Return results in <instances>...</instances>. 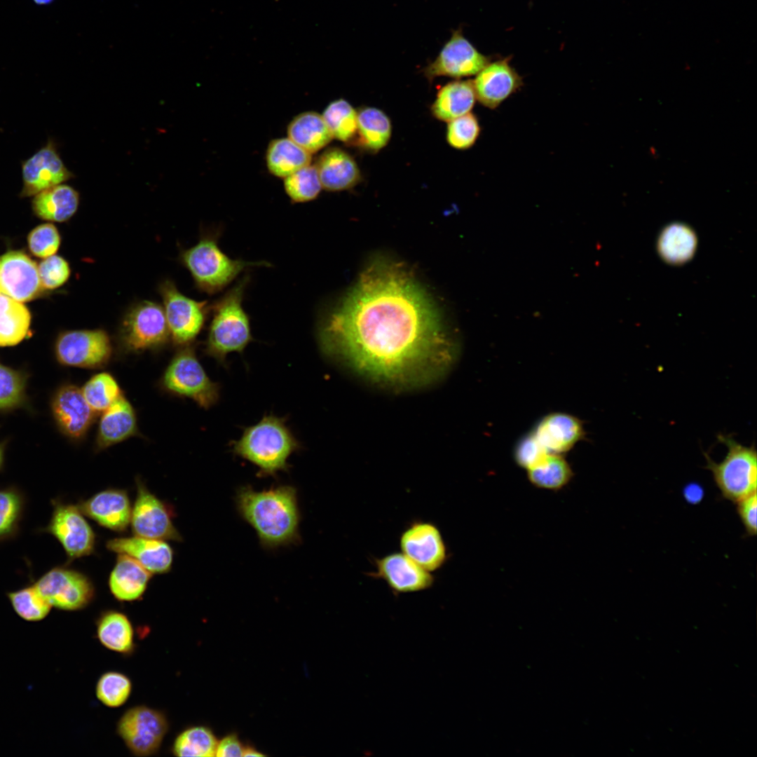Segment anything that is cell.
Masks as SVG:
<instances>
[{
    "instance_id": "cell-1",
    "label": "cell",
    "mask_w": 757,
    "mask_h": 757,
    "mask_svg": "<svg viewBox=\"0 0 757 757\" xmlns=\"http://www.w3.org/2000/svg\"><path fill=\"white\" fill-rule=\"evenodd\" d=\"M320 346L370 381L428 385L453 364L456 348L431 299L402 264L376 260L321 320Z\"/></svg>"
},
{
    "instance_id": "cell-2",
    "label": "cell",
    "mask_w": 757,
    "mask_h": 757,
    "mask_svg": "<svg viewBox=\"0 0 757 757\" xmlns=\"http://www.w3.org/2000/svg\"><path fill=\"white\" fill-rule=\"evenodd\" d=\"M236 504L264 548L273 550L300 542L301 514L293 486L280 485L262 491L242 486L237 491Z\"/></svg>"
},
{
    "instance_id": "cell-3",
    "label": "cell",
    "mask_w": 757,
    "mask_h": 757,
    "mask_svg": "<svg viewBox=\"0 0 757 757\" xmlns=\"http://www.w3.org/2000/svg\"><path fill=\"white\" fill-rule=\"evenodd\" d=\"M231 445L235 455L259 468V477H275L280 471H287L289 457L300 448L285 419L273 415L264 416L257 424L246 428Z\"/></svg>"
},
{
    "instance_id": "cell-4",
    "label": "cell",
    "mask_w": 757,
    "mask_h": 757,
    "mask_svg": "<svg viewBox=\"0 0 757 757\" xmlns=\"http://www.w3.org/2000/svg\"><path fill=\"white\" fill-rule=\"evenodd\" d=\"M250 282V275L245 274L212 307L205 350L209 355L224 365L229 353H243L253 340L250 318L243 307Z\"/></svg>"
},
{
    "instance_id": "cell-5",
    "label": "cell",
    "mask_w": 757,
    "mask_h": 757,
    "mask_svg": "<svg viewBox=\"0 0 757 757\" xmlns=\"http://www.w3.org/2000/svg\"><path fill=\"white\" fill-rule=\"evenodd\" d=\"M220 230L203 236L198 243L186 250L183 261L191 272L197 287L209 294L224 289L243 271L253 266L269 267L265 261H247L227 256L218 245Z\"/></svg>"
},
{
    "instance_id": "cell-6",
    "label": "cell",
    "mask_w": 757,
    "mask_h": 757,
    "mask_svg": "<svg viewBox=\"0 0 757 757\" xmlns=\"http://www.w3.org/2000/svg\"><path fill=\"white\" fill-rule=\"evenodd\" d=\"M718 439L726 446V455L716 463L704 453L707 468L723 497L736 503L756 493V450L754 446H744L730 435H719Z\"/></svg>"
},
{
    "instance_id": "cell-7",
    "label": "cell",
    "mask_w": 757,
    "mask_h": 757,
    "mask_svg": "<svg viewBox=\"0 0 757 757\" xmlns=\"http://www.w3.org/2000/svg\"><path fill=\"white\" fill-rule=\"evenodd\" d=\"M164 387L174 393L193 400L209 409L219 400V386L207 375L191 348L178 353L165 371Z\"/></svg>"
},
{
    "instance_id": "cell-8",
    "label": "cell",
    "mask_w": 757,
    "mask_h": 757,
    "mask_svg": "<svg viewBox=\"0 0 757 757\" xmlns=\"http://www.w3.org/2000/svg\"><path fill=\"white\" fill-rule=\"evenodd\" d=\"M168 730V722L164 714L146 706L128 709L117 724L118 735L128 749L138 756L156 753Z\"/></svg>"
},
{
    "instance_id": "cell-9",
    "label": "cell",
    "mask_w": 757,
    "mask_h": 757,
    "mask_svg": "<svg viewBox=\"0 0 757 757\" xmlns=\"http://www.w3.org/2000/svg\"><path fill=\"white\" fill-rule=\"evenodd\" d=\"M34 585L52 607L63 611L83 609L95 596V587L90 579L67 567L50 569Z\"/></svg>"
},
{
    "instance_id": "cell-10",
    "label": "cell",
    "mask_w": 757,
    "mask_h": 757,
    "mask_svg": "<svg viewBox=\"0 0 757 757\" xmlns=\"http://www.w3.org/2000/svg\"><path fill=\"white\" fill-rule=\"evenodd\" d=\"M83 515L78 505L55 500L45 529L60 542L69 561L90 555L95 550V534Z\"/></svg>"
},
{
    "instance_id": "cell-11",
    "label": "cell",
    "mask_w": 757,
    "mask_h": 757,
    "mask_svg": "<svg viewBox=\"0 0 757 757\" xmlns=\"http://www.w3.org/2000/svg\"><path fill=\"white\" fill-rule=\"evenodd\" d=\"M55 353L62 364L99 368L109 360L111 345L109 336L102 329L67 331L57 338Z\"/></svg>"
},
{
    "instance_id": "cell-12",
    "label": "cell",
    "mask_w": 757,
    "mask_h": 757,
    "mask_svg": "<svg viewBox=\"0 0 757 757\" xmlns=\"http://www.w3.org/2000/svg\"><path fill=\"white\" fill-rule=\"evenodd\" d=\"M137 496L132 507L130 526L134 535L162 540L181 541L168 505L137 479Z\"/></svg>"
},
{
    "instance_id": "cell-13",
    "label": "cell",
    "mask_w": 757,
    "mask_h": 757,
    "mask_svg": "<svg viewBox=\"0 0 757 757\" xmlns=\"http://www.w3.org/2000/svg\"><path fill=\"white\" fill-rule=\"evenodd\" d=\"M169 329L163 308L152 301H143L132 308L122 325V339L130 350L158 347L167 339Z\"/></svg>"
},
{
    "instance_id": "cell-14",
    "label": "cell",
    "mask_w": 757,
    "mask_h": 757,
    "mask_svg": "<svg viewBox=\"0 0 757 757\" xmlns=\"http://www.w3.org/2000/svg\"><path fill=\"white\" fill-rule=\"evenodd\" d=\"M164 313L173 339L179 344L193 340L205 320L206 301H197L180 293L170 282L161 287Z\"/></svg>"
},
{
    "instance_id": "cell-15",
    "label": "cell",
    "mask_w": 757,
    "mask_h": 757,
    "mask_svg": "<svg viewBox=\"0 0 757 757\" xmlns=\"http://www.w3.org/2000/svg\"><path fill=\"white\" fill-rule=\"evenodd\" d=\"M399 543L402 553L430 572L442 567L449 557L440 530L430 521L410 523L402 532Z\"/></svg>"
},
{
    "instance_id": "cell-16",
    "label": "cell",
    "mask_w": 757,
    "mask_h": 757,
    "mask_svg": "<svg viewBox=\"0 0 757 757\" xmlns=\"http://www.w3.org/2000/svg\"><path fill=\"white\" fill-rule=\"evenodd\" d=\"M489 62V57L479 52L457 30L436 59L425 68L424 74L430 81L438 76L469 77L477 75Z\"/></svg>"
},
{
    "instance_id": "cell-17",
    "label": "cell",
    "mask_w": 757,
    "mask_h": 757,
    "mask_svg": "<svg viewBox=\"0 0 757 757\" xmlns=\"http://www.w3.org/2000/svg\"><path fill=\"white\" fill-rule=\"evenodd\" d=\"M22 189L21 197L35 196L39 192L74 177L64 165L53 140L22 162Z\"/></svg>"
},
{
    "instance_id": "cell-18",
    "label": "cell",
    "mask_w": 757,
    "mask_h": 757,
    "mask_svg": "<svg viewBox=\"0 0 757 757\" xmlns=\"http://www.w3.org/2000/svg\"><path fill=\"white\" fill-rule=\"evenodd\" d=\"M43 289L38 266L25 253L10 251L0 257V294L20 302L38 296Z\"/></svg>"
},
{
    "instance_id": "cell-19",
    "label": "cell",
    "mask_w": 757,
    "mask_h": 757,
    "mask_svg": "<svg viewBox=\"0 0 757 757\" xmlns=\"http://www.w3.org/2000/svg\"><path fill=\"white\" fill-rule=\"evenodd\" d=\"M375 570L369 575L385 581L395 594L416 592L430 588L435 578L402 552L374 559Z\"/></svg>"
},
{
    "instance_id": "cell-20",
    "label": "cell",
    "mask_w": 757,
    "mask_h": 757,
    "mask_svg": "<svg viewBox=\"0 0 757 757\" xmlns=\"http://www.w3.org/2000/svg\"><path fill=\"white\" fill-rule=\"evenodd\" d=\"M477 100L495 109L523 86L521 76L510 65V58L489 62L472 81Z\"/></svg>"
},
{
    "instance_id": "cell-21",
    "label": "cell",
    "mask_w": 757,
    "mask_h": 757,
    "mask_svg": "<svg viewBox=\"0 0 757 757\" xmlns=\"http://www.w3.org/2000/svg\"><path fill=\"white\" fill-rule=\"evenodd\" d=\"M78 506L84 515L114 531H125L130 523L132 506L123 489L103 490L81 501Z\"/></svg>"
},
{
    "instance_id": "cell-22",
    "label": "cell",
    "mask_w": 757,
    "mask_h": 757,
    "mask_svg": "<svg viewBox=\"0 0 757 757\" xmlns=\"http://www.w3.org/2000/svg\"><path fill=\"white\" fill-rule=\"evenodd\" d=\"M106 547L111 552L130 556L151 574L168 573L172 565L173 550L165 540L134 535L111 539Z\"/></svg>"
},
{
    "instance_id": "cell-23",
    "label": "cell",
    "mask_w": 757,
    "mask_h": 757,
    "mask_svg": "<svg viewBox=\"0 0 757 757\" xmlns=\"http://www.w3.org/2000/svg\"><path fill=\"white\" fill-rule=\"evenodd\" d=\"M531 432L549 453L557 454L571 450L585 435L582 421L564 412L544 416Z\"/></svg>"
},
{
    "instance_id": "cell-24",
    "label": "cell",
    "mask_w": 757,
    "mask_h": 757,
    "mask_svg": "<svg viewBox=\"0 0 757 757\" xmlns=\"http://www.w3.org/2000/svg\"><path fill=\"white\" fill-rule=\"evenodd\" d=\"M54 416L62 430L74 439L82 437L95 414L86 402L81 389L72 385L61 388L53 401Z\"/></svg>"
},
{
    "instance_id": "cell-25",
    "label": "cell",
    "mask_w": 757,
    "mask_h": 757,
    "mask_svg": "<svg viewBox=\"0 0 757 757\" xmlns=\"http://www.w3.org/2000/svg\"><path fill=\"white\" fill-rule=\"evenodd\" d=\"M322 189L341 191L355 186L361 179L359 167L346 151L330 147L324 151L314 164Z\"/></svg>"
},
{
    "instance_id": "cell-26",
    "label": "cell",
    "mask_w": 757,
    "mask_h": 757,
    "mask_svg": "<svg viewBox=\"0 0 757 757\" xmlns=\"http://www.w3.org/2000/svg\"><path fill=\"white\" fill-rule=\"evenodd\" d=\"M136 432L137 419L134 409L122 395L102 412L96 439L97 449H106Z\"/></svg>"
},
{
    "instance_id": "cell-27",
    "label": "cell",
    "mask_w": 757,
    "mask_h": 757,
    "mask_svg": "<svg viewBox=\"0 0 757 757\" xmlns=\"http://www.w3.org/2000/svg\"><path fill=\"white\" fill-rule=\"evenodd\" d=\"M151 573L133 558L118 554L109 578V587L113 596L121 601L139 599L145 592Z\"/></svg>"
},
{
    "instance_id": "cell-28",
    "label": "cell",
    "mask_w": 757,
    "mask_h": 757,
    "mask_svg": "<svg viewBox=\"0 0 757 757\" xmlns=\"http://www.w3.org/2000/svg\"><path fill=\"white\" fill-rule=\"evenodd\" d=\"M476 101L472 81H453L438 91L431 112L437 119L449 122L470 112Z\"/></svg>"
},
{
    "instance_id": "cell-29",
    "label": "cell",
    "mask_w": 757,
    "mask_h": 757,
    "mask_svg": "<svg viewBox=\"0 0 757 757\" xmlns=\"http://www.w3.org/2000/svg\"><path fill=\"white\" fill-rule=\"evenodd\" d=\"M79 204V193L71 186L60 184L36 194L32 207L42 219L62 222L75 214Z\"/></svg>"
},
{
    "instance_id": "cell-30",
    "label": "cell",
    "mask_w": 757,
    "mask_h": 757,
    "mask_svg": "<svg viewBox=\"0 0 757 757\" xmlns=\"http://www.w3.org/2000/svg\"><path fill=\"white\" fill-rule=\"evenodd\" d=\"M287 137L311 154L327 146L333 139L322 114L306 111L296 116L288 124Z\"/></svg>"
},
{
    "instance_id": "cell-31",
    "label": "cell",
    "mask_w": 757,
    "mask_h": 757,
    "mask_svg": "<svg viewBox=\"0 0 757 757\" xmlns=\"http://www.w3.org/2000/svg\"><path fill=\"white\" fill-rule=\"evenodd\" d=\"M312 154L305 151L289 137L273 139L266 152L268 171L285 178L311 163Z\"/></svg>"
},
{
    "instance_id": "cell-32",
    "label": "cell",
    "mask_w": 757,
    "mask_h": 757,
    "mask_svg": "<svg viewBox=\"0 0 757 757\" xmlns=\"http://www.w3.org/2000/svg\"><path fill=\"white\" fill-rule=\"evenodd\" d=\"M392 125L389 117L381 109L365 107L357 111V143L369 151H378L389 142Z\"/></svg>"
},
{
    "instance_id": "cell-33",
    "label": "cell",
    "mask_w": 757,
    "mask_h": 757,
    "mask_svg": "<svg viewBox=\"0 0 757 757\" xmlns=\"http://www.w3.org/2000/svg\"><path fill=\"white\" fill-rule=\"evenodd\" d=\"M97 636L109 650L129 653L134 648V631L128 618L117 611H107L97 622Z\"/></svg>"
},
{
    "instance_id": "cell-34",
    "label": "cell",
    "mask_w": 757,
    "mask_h": 757,
    "mask_svg": "<svg viewBox=\"0 0 757 757\" xmlns=\"http://www.w3.org/2000/svg\"><path fill=\"white\" fill-rule=\"evenodd\" d=\"M697 247L695 232L683 224H671L661 232L657 250L667 263L681 264L691 259Z\"/></svg>"
},
{
    "instance_id": "cell-35",
    "label": "cell",
    "mask_w": 757,
    "mask_h": 757,
    "mask_svg": "<svg viewBox=\"0 0 757 757\" xmlns=\"http://www.w3.org/2000/svg\"><path fill=\"white\" fill-rule=\"evenodd\" d=\"M31 315L21 302L0 294V346L15 345L27 335Z\"/></svg>"
},
{
    "instance_id": "cell-36",
    "label": "cell",
    "mask_w": 757,
    "mask_h": 757,
    "mask_svg": "<svg viewBox=\"0 0 757 757\" xmlns=\"http://www.w3.org/2000/svg\"><path fill=\"white\" fill-rule=\"evenodd\" d=\"M527 471L528 479L534 486L550 490L563 488L573 477L571 465L562 454L553 453Z\"/></svg>"
},
{
    "instance_id": "cell-37",
    "label": "cell",
    "mask_w": 757,
    "mask_h": 757,
    "mask_svg": "<svg viewBox=\"0 0 757 757\" xmlns=\"http://www.w3.org/2000/svg\"><path fill=\"white\" fill-rule=\"evenodd\" d=\"M333 138L350 142L357 135V111L346 100L330 102L322 114Z\"/></svg>"
},
{
    "instance_id": "cell-38",
    "label": "cell",
    "mask_w": 757,
    "mask_h": 757,
    "mask_svg": "<svg viewBox=\"0 0 757 757\" xmlns=\"http://www.w3.org/2000/svg\"><path fill=\"white\" fill-rule=\"evenodd\" d=\"M217 739L211 730L204 726L189 728L175 739L172 746L177 756H214Z\"/></svg>"
},
{
    "instance_id": "cell-39",
    "label": "cell",
    "mask_w": 757,
    "mask_h": 757,
    "mask_svg": "<svg viewBox=\"0 0 757 757\" xmlns=\"http://www.w3.org/2000/svg\"><path fill=\"white\" fill-rule=\"evenodd\" d=\"M81 391L95 413H102L122 396L115 378L106 372L93 376L86 383Z\"/></svg>"
},
{
    "instance_id": "cell-40",
    "label": "cell",
    "mask_w": 757,
    "mask_h": 757,
    "mask_svg": "<svg viewBox=\"0 0 757 757\" xmlns=\"http://www.w3.org/2000/svg\"><path fill=\"white\" fill-rule=\"evenodd\" d=\"M284 189L293 203L315 200L322 189L315 165L310 164L285 177Z\"/></svg>"
},
{
    "instance_id": "cell-41",
    "label": "cell",
    "mask_w": 757,
    "mask_h": 757,
    "mask_svg": "<svg viewBox=\"0 0 757 757\" xmlns=\"http://www.w3.org/2000/svg\"><path fill=\"white\" fill-rule=\"evenodd\" d=\"M8 597L15 613L26 621L37 622L44 619L52 608L34 585L11 592L8 594Z\"/></svg>"
},
{
    "instance_id": "cell-42",
    "label": "cell",
    "mask_w": 757,
    "mask_h": 757,
    "mask_svg": "<svg viewBox=\"0 0 757 757\" xmlns=\"http://www.w3.org/2000/svg\"><path fill=\"white\" fill-rule=\"evenodd\" d=\"M132 690L130 680L117 671L103 674L96 685V696L105 706L119 707L129 698Z\"/></svg>"
},
{
    "instance_id": "cell-43",
    "label": "cell",
    "mask_w": 757,
    "mask_h": 757,
    "mask_svg": "<svg viewBox=\"0 0 757 757\" xmlns=\"http://www.w3.org/2000/svg\"><path fill=\"white\" fill-rule=\"evenodd\" d=\"M480 131L477 118L469 112L448 122L446 141L454 149H468L475 144Z\"/></svg>"
},
{
    "instance_id": "cell-44",
    "label": "cell",
    "mask_w": 757,
    "mask_h": 757,
    "mask_svg": "<svg viewBox=\"0 0 757 757\" xmlns=\"http://www.w3.org/2000/svg\"><path fill=\"white\" fill-rule=\"evenodd\" d=\"M22 506L23 500L19 493L12 489L0 490V540L16 531Z\"/></svg>"
},
{
    "instance_id": "cell-45",
    "label": "cell",
    "mask_w": 757,
    "mask_h": 757,
    "mask_svg": "<svg viewBox=\"0 0 757 757\" xmlns=\"http://www.w3.org/2000/svg\"><path fill=\"white\" fill-rule=\"evenodd\" d=\"M28 246L31 252L39 258L54 255L60 245V235L52 224H43L34 228L29 234Z\"/></svg>"
},
{
    "instance_id": "cell-46",
    "label": "cell",
    "mask_w": 757,
    "mask_h": 757,
    "mask_svg": "<svg viewBox=\"0 0 757 757\" xmlns=\"http://www.w3.org/2000/svg\"><path fill=\"white\" fill-rule=\"evenodd\" d=\"M549 452L532 432L525 434L517 442L513 456L517 465L526 470L536 466Z\"/></svg>"
},
{
    "instance_id": "cell-47",
    "label": "cell",
    "mask_w": 757,
    "mask_h": 757,
    "mask_svg": "<svg viewBox=\"0 0 757 757\" xmlns=\"http://www.w3.org/2000/svg\"><path fill=\"white\" fill-rule=\"evenodd\" d=\"M25 380L18 371L0 364V409L12 408L22 398Z\"/></svg>"
},
{
    "instance_id": "cell-48",
    "label": "cell",
    "mask_w": 757,
    "mask_h": 757,
    "mask_svg": "<svg viewBox=\"0 0 757 757\" xmlns=\"http://www.w3.org/2000/svg\"><path fill=\"white\" fill-rule=\"evenodd\" d=\"M43 287L53 289L63 285L70 275V267L62 257L52 255L45 258L38 266Z\"/></svg>"
},
{
    "instance_id": "cell-49",
    "label": "cell",
    "mask_w": 757,
    "mask_h": 757,
    "mask_svg": "<svg viewBox=\"0 0 757 757\" xmlns=\"http://www.w3.org/2000/svg\"><path fill=\"white\" fill-rule=\"evenodd\" d=\"M737 512L746 533L753 536L756 534L757 496L754 493L736 503Z\"/></svg>"
},
{
    "instance_id": "cell-50",
    "label": "cell",
    "mask_w": 757,
    "mask_h": 757,
    "mask_svg": "<svg viewBox=\"0 0 757 757\" xmlns=\"http://www.w3.org/2000/svg\"><path fill=\"white\" fill-rule=\"evenodd\" d=\"M244 747H243L236 735H229L224 737L217 744L216 756L219 757H238L243 756Z\"/></svg>"
},
{
    "instance_id": "cell-51",
    "label": "cell",
    "mask_w": 757,
    "mask_h": 757,
    "mask_svg": "<svg viewBox=\"0 0 757 757\" xmlns=\"http://www.w3.org/2000/svg\"><path fill=\"white\" fill-rule=\"evenodd\" d=\"M684 494L686 498L690 502L696 503L702 498V491L700 487L696 485H689L686 487Z\"/></svg>"
},
{
    "instance_id": "cell-52",
    "label": "cell",
    "mask_w": 757,
    "mask_h": 757,
    "mask_svg": "<svg viewBox=\"0 0 757 757\" xmlns=\"http://www.w3.org/2000/svg\"><path fill=\"white\" fill-rule=\"evenodd\" d=\"M263 753L259 752L252 747L244 748L243 756H263Z\"/></svg>"
},
{
    "instance_id": "cell-53",
    "label": "cell",
    "mask_w": 757,
    "mask_h": 757,
    "mask_svg": "<svg viewBox=\"0 0 757 757\" xmlns=\"http://www.w3.org/2000/svg\"><path fill=\"white\" fill-rule=\"evenodd\" d=\"M34 1L35 3H36V4H39V5H44V4H48L51 3L52 1H53V0H34Z\"/></svg>"
},
{
    "instance_id": "cell-54",
    "label": "cell",
    "mask_w": 757,
    "mask_h": 757,
    "mask_svg": "<svg viewBox=\"0 0 757 757\" xmlns=\"http://www.w3.org/2000/svg\"><path fill=\"white\" fill-rule=\"evenodd\" d=\"M3 456H4L3 449L0 446V467H1V465L2 464V462H3Z\"/></svg>"
}]
</instances>
